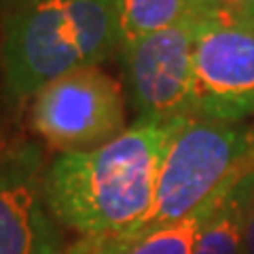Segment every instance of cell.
<instances>
[{
    "label": "cell",
    "instance_id": "obj_2",
    "mask_svg": "<svg viewBox=\"0 0 254 254\" xmlns=\"http://www.w3.org/2000/svg\"><path fill=\"white\" fill-rule=\"evenodd\" d=\"M254 165V131L235 123L185 119L174 133L159 168L150 210L136 229L138 235L182 220Z\"/></svg>",
    "mask_w": 254,
    "mask_h": 254
},
{
    "label": "cell",
    "instance_id": "obj_4",
    "mask_svg": "<svg viewBox=\"0 0 254 254\" xmlns=\"http://www.w3.org/2000/svg\"><path fill=\"white\" fill-rule=\"evenodd\" d=\"M30 123L60 153L98 148L127 129L123 89L100 66L76 68L36 91Z\"/></svg>",
    "mask_w": 254,
    "mask_h": 254
},
{
    "label": "cell",
    "instance_id": "obj_7",
    "mask_svg": "<svg viewBox=\"0 0 254 254\" xmlns=\"http://www.w3.org/2000/svg\"><path fill=\"white\" fill-rule=\"evenodd\" d=\"M45 170L34 144L0 150V254H66L45 199Z\"/></svg>",
    "mask_w": 254,
    "mask_h": 254
},
{
    "label": "cell",
    "instance_id": "obj_12",
    "mask_svg": "<svg viewBox=\"0 0 254 254\" xmlns=\"http://www.w3.org/2000/svg\"><path fill=\"white\" fill-rule=\"evenodd\" d=\"M220 4L235 19L254 26V0H220Z\"/></svg>",
    "mask_w": 254,
    "mask_h": 254
},
{
    "label": "cell",
    "instance_id": "obj_6",
    "mask_svg": "<svg viewBox=\"0 0 254 254\" xmlns=\"http://www.w3.org/2000/svg\"><path fill=\"white\" fill-rule=\"evenodd\" d=\"M203 19L142 36L119 49L138 121L170 123L195 117V38Z\"/></svg>",
    "mask_w": 254,
    "mask_h": 254
},
{
    "label": "cell",
    "instance_id": "obj_9",
    "mask_svg": "<svg viewBox=\"0 0 254 254\" xmlns=\"http://www.w3.org/2000/svg\"><path fill=\"white\" fill-rule=\"evenodd\" d=\"M220 0H119V49L142 36L210 17Z\"/></svg>",
    "mask_w": 254,
    "mask_h": 254
},
{
    "label": "cell",
    "instance_id": "obj_13",
    "mask_svg": "<svg viewBox=\"0 0 254 254\" xmlns=\"http://www.w3.org/2000/svg\"><path fill=\"white\" fill-rule=\"evenodd\" d=\"M242 254H254V189L250 193L248 205H246V220H244V246Z\"/></svg>",
    "mask_w": 254,
    "mask_h": 254
},
{
    "label": "cell",
    "instance_id": "obj_11",
    "mask_svg": "<svg viewBox=\"0 0 254 254\" xmlns=\"http://www.w3.org/2000/svg\"><path fill=\"white\" fill-rule=\"evenodd\" d=\"M85 66H100L119 49V0H66Z\"/></svg>",
    "mask_w": 254,
    "mask_h": 254
},
{
    "label": "cell",
    "instance_id": "obj_1",
    "mask_svg": "<svg viewBox=\"0 0 254 254\" xmlns=\"http://www.w3.org/2000/svg\"><path fill=\"white\" fill-rule=\"evenodd\" d=\"M182 121H136L98 148L60 153L45 170L53 218L83 237L136 229L150 210L159 168Z\"/></svg>",
    "mask_w": 254,
    "mask_h": 254
},
{
    "label": "cell",
    "instance_id": "obj_14",
    "mask_svg": "<svg viewBox=\"0 0 254 254\" xmlns=\"http://www.w3.org/2000/svg\"><path fill=\"white\" fill-rule=\"evenodd\" d=\"M26 0H0V23H2L9 15L17 9V6H21Z\"/></svg>",
    "mask_w": 254,
    "mask_h": 254
},
{
    "label": "cell",
    "instance_id": "obj_5",
    "mask_svg": "<svg viewBox=\"0 0 254 254\" xmlns=\"http://www.w3.org/2000/svg\"><path fill=\"white\" fill-rule=\"evenodd\" d=\"M254 113V26L225 9L212 13L195 38L193 115L237 123Z\"/></svg>",
    "mask_w": 254,
    "mask_h": 254
},
{
    "label": "cell",
    "instance_id": "obj_8",
    "mask_svg": "<svg viewBox=\"0 0 254 254\" xmlns=\"http://www.w3.org/2000/svg\"><path fill=\"white\" fill-rule=\"evenodd\" d=\"M231 187H227L222 193L212 197L199 210H195L193 214H189L182 220L172 222V225L159 227V229H153V231L138 233V235L81 237L66 254H193L195 244L199 240L205 222L210 220L214 210L218 208V203L222 201V197L227 195V190Z\"/></svg>",
    "mask_w": 254,
    "mask_h": 254
},
{
    "label": "cell",
    "instance_id": "obj_3",
    "mask_svg": "<svg viewBox=\"0 0 254 254\" xmlns=\"http://www.w3.org/2000/svg\"><path fill=\"white\" fill-rule=\"evenodd\" d=\"M83 66L66 0H26L0 23V70L9 104H26L47 83Z\"/></svg>",
    "mask_w": 254,
    "mask_h": 254
},
{
    "label": "cell",
    "instance_id": "obj_10",
    "mask_svg": "<svg viewBox=\"0 0 254 254\" xmlns=\"http://www.w3.org/2000/svg\"><path fill=\"white\" fill-rule=\"evenodd\" d=\"M254 189V168H250L227 190L218 208L205 222L193 254H242L246 205Z\"/></svg>",
    "mask_w": 254,
    "mask_h": 254
}]
</instances>
